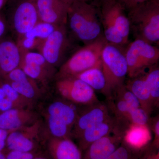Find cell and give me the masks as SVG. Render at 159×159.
Here are the masks:
<instances>
[{"label": "cell", "instance_id": "cell-1", "mask_svg": "<svg viewBox=\"0 0 159 159\" xmlns=\"http://www.w3.org/2000/svg\"><path fill=\"white\" fill-rule=\"evenodd\" d=\"M66 26L71 36L84 45L103 37L98 10L87 0H78L69 6Z\"/></svg>", "mask_w": 159, "mask_h": 159}, {"label": "cell", "instance_id": "cell-2", "mask_svg": "<svg viewBox=\"0 0 159 159\" xmlns=\"http://www.w3.org/2000/svg\"><path fill=\"white\" fill-rule=\"evenodd\" d=\"M127 17L135 39L158 45L159 0H146L128 11Z\"/></svg>", "mask_w": 159, "mask_h": 159}, {"label": "cell", "instance_id": "cell-3", "mask_svg": "<svg viewBox=\"0 0 159 159\" xmlns=\"http://www.w3.org/2000/svg\"><path fill=\"white\" fill-rule=\"evenodd\" d=\"M122 48L123 47L107 42L102 49L101 65L106 80L103 94L108 99L125 82L128 66Z\"/></svg>", "mask_w": 159, "mask_h": 159}, {"label": "cell", "instance_id": "cell-4", "mask_svg": "<svg viewBox=\"0 0 159 159\" xmlns=\"http://www.w3.org/2000/svg\"><path fill=\"white\" fill-rule=\"evenodd\" d=\"M125 9L118 2L101 6V24L107 42L123 47L128 43L130 23Z\"/></svg>", "mask_w": 159, "mask_h": 159}, {"label": "cell", "instance_id": "cell-5", "mask_svg": "<svg viewBox=\"0 0 159 159\" xmlns=\"http://www.w3.org/2000/svg\"><path fill=\"white\" fill-rule=\"evenodd\" d=\"M106 43L102 37L78 49L60 67L55 78L73 77L99 64Z\"/></svg>", "mask_w": 159, "mask_h": 159}, {"label": "cell", "instance_id": "cell-6", "mask_svg": "<svg viewBox=\"0 0 159 159\" xmlns=\"http://www.w3.org/2000/svg\"><path fill=\"white\" fill-rule=\"evenodd\" d=\"M6 16L9 31L16 39L23 36L39 21L35 0H9Z\"/></svg>", "mask_w": 159, "mask_h": 159}, {"label": "cell", "instance_id": "cell-7", "mask_svg": "<svg viewBox=\"0 0 159 159\" xmlns=\"http://www.w3.org/2000/svg\"><path fill=\"white\" fill-rule=\"evenodd\" d=\"M124 52L128 66V78L142 74L158 64L159 60V50L157 46L139 39H135L128 44Z\"/></svg>", "mask_w": 159, "mask_h": 159}, {"label": "cell", "instance_id": "cell-8", "mask_svg": "<svg viewBox=\"0 0 159 159\" xmlns=\"http://www.w3.org/2000/svg\"><path fill=\"white\" fill-rule=\"evenodd\" d=\"M71 36L66 25L59 26L42 42L37 50L50 64L57 69L66 61L72 47Z\"/></svg>", "mask_w": 159, "mask_h": 159}, {"label": "cell", "instance_id": "cell-9", "mask_svg": "<svg viewBox=\"0 0 159 159\" xmlns=\"http://www.w3.org/2000/svg\"><path fill=\"white\" fill-rule=\"evenodd\" d=\"M55 87L64 99L84 106L99 102L95 90L78 78L67 77L55 78Z\"/></svg>", "mask_w": 159, "mask_h": 159}, {"label": "cell", "instance_id": "cell-10", "mask_svg": "<svg viewBox=\"0 0 159 159\" xmlns=\"http://www.w3.org/2000/svg\"><path fill=\"white\" fill-rule=\"evenodd\" d=\"M19 67L29 77L40 83L44 87H47L55 80L57 71L42 54L31 51L22 54Z\"/></svg>", "mask_w": 159, "mask_h": 159}, {"label": "cell", "instance_id": "cell-11", "mask_svg": "<svg viewBox=\"0 0 159 159\" xmlns=\"http://www.w3.org/2000/svg\"><path fill=\"white\" fill-rule=\"evenodd\" d=\"M129 124L119 127L111 133L91 144L84 151L82 159H105L122 144L124 133Z\"/></svg>", "mask_w": 159, "mask_h": 159}, {"label": "cell", "instance_id": "cell-12", "mask_svg": "<svg viewBox=\"0 0 159 159\" xmlns=\"http://www.w3.org/2000/svg\"><path fill=\"white\" fill-rule=\"evenodd\" d=\"M109 107L102 102H98L85 106L78 113V116L72 129L71 135L77 139L84 131L105 121L111 116Z\"/></svg>", "mask_w": 159, "mask_h": 159}, {"label": "cell", "instance_id": "cell-13", "mask_svg": "<svg viewBox=\"0 0 159 159\" xmlns=\"http://www.w3.org/2000/svg\"><path fill=\"white\" fill-rule=\"evenodd\" d=\"M129 123L125 119L111 116L105 121L84 131L77 139L78 146L80 150L84 151L93 142L111 133L122 125Z\"/></svg>", "mask_w": 159, "mask_h": 159}, {"label": "cell", "instance_id": "cell-14", "mask_svg": "<svg viewBox=\"0 0 159 159\" xmlns=\"http://www.w3.org/2000/svg\"><path fill=\"white\" fill-rule=\"evenodd\" d=\"M39 21L56 26L66 25L69 6L61 0H35Z\"/></svg>", "mask_w": 159, "mask_h": 159}, {"label": "cell", "instance_id": "cell-15", "mask_svg": "<svg viewBox=\"0 0 159 159\" xmlns=\"http://www.w3.org/2000/svg\"><path fill=\"white\" fill-rule=\"evenodd\" d=\"M21 55L15 40L4 38L0 41V78L20 66Z\"/></svg>", "mask_w": 159, "mask_h": 159}, {"label": "cell", "instance_id": "cell-16", "mask_svg": "<svg viewBox=\"0 0 159 159\" xmlns=\"http://www.w3.org/2000/svg\"><path fill=\"white\" fill-rule=\"evenodd\" d=\"M37 125H29L22 129L12 131L8 135L6 144L9 151H16L21 152H34L37 147L34 135L32 134L36 132ZM24 128V127H23Z\"/></svg>", "mask_w": 159, "mask_h": 159}, {"label": "cell", "instance_id": "cell-17", "mask_svg": "<svg viewBox=\"0 0 159 159\" xmlns=\"http://www.w3.org/2000/svg\"><path fill=\"white\" fill-rule=\"evenodd\" d=\"M36 116L29 111L11 109L0 114V129L16 130L33 124Z\"/></svg>", "mask_w": 159, "mask_h": 159}, {"label": "cell", "instance_id": "cell-18", "mask_svg": "<svg viewBox=\"0 0 159 159\" xmlns=\"http://www.w3.org/2000/svg\"><path fill=\"white\" fill-rule=\"evenodd\" d=\"M48 148L52 159H82V151L70 138H52Z\"/></svg>", "mask_w": 159, "mask_h": 159}, {"label": "cell", "instance_id": "cell-19", "mask_svg": "<svg viewBox=\"0 0 159 159\" xmlns=\"http://www.w3.org/2000/svg\"><path fill=\"white\" fill-rule=\"evenodd\" d=\"M125 85L137 97L141 107L150 116L154 107L143 73L135 77L129 78L125 83Z\"/></svg>", "mask_w": 159, "mask_h": 159}, {"label": "cell", "instance_id": "cell-20", "mask_svg": "<svg viewBox=\"0 0 159 159\" xmlns=\"http://www.w3.org/2000/svg\"><path fill=\"white\" fill-rule=\"evenodd\" d=\"M152 136L148 125L130 123L124 133L123 141L131 148L142 150L150 143Z\"/></svg>", "mask_w": 159, "mask_h": 159}, {"label": "cell", "instance_id": "cell-21", "mask_svg": "<svg viewBox=\"0 0 159 159\" xmlns=\"http://www.w3.org/2000/svg\"><path fill=\"white\" fill-rule=\"evenodd\" d=\"M48 115L61 119L72 129L78 116L79 112L72 104L62 101L53 102L49 106Z\"/></svg>", "mask_w": 159, "mask_h": 159}, {"label": "cell", "instance_id": "cell-22", "mask_svg": "<svg viewBox=\"0 0 159 159\" xmlns=\"http://www.w3.org/2000/svg\"><path fill=\"white\" fill-rule=\"evenodd\" d=\"M88 84L94 90L99 91L103 93L106 86L105 76L102 68L101 61L95 66L73 76Z\"/></svg>", "mask_w": 159, "mask_h": 159}, {"label": "cell", "instance_id": "cell-23", "mask_svg": "<svg viewBox=\"0 0 159 159\" xmlns=\"http://www.w3.org/2000/svg\"><path fill=\"white\" fill-rule=\"evenodd\" d=\"M8 83L25 99H34L40 93V89L37 82L27 75L18 81Z\"/></svg>", "mask_w": 159, "mask_h": 159}, {"label": "cell", "instance_id": "cell-24", "mask_svg": "<svg viewBox=\"0 0 159 159\" xmlns=\"http://www.w3.org/2000/svg\"><path fill=\"white\" fill-rule=\"evenodd\" d=\"M154 107L157 108L159 104V68L158 64L143 72Z\"/></svg>", "mask_w": 159, "mask_h": 159}, {"label": "cell", "instance_id": "cell-25", "mask_svg": "<svg viewBox=\"0 0 159 159\" xmlns=\"http://www.w3.org/2000/svg\"><path fill=\"white\" fill-rule=\"evenodd\" d=\"M48 125L53 138H70L72 136V129L63 121L57 117L48 115Z\"/></svg>", "mask_w": 159, "mask_h": 159}, {"label": "cell", "instance_id": "cell-26", "mask_svg": "<svg viewBox=\"0 0 159 159\" xmlns=\"http://www.w3.org/2000/svg\"><path fill=\"white\" fill-rule=\"evenodd\" d=\"M58 26L39 21L30 31L22 36L43 41L48 38Z\"/></svg>", "mask_w": 159, "mask_h": 159}, {"label": "cell", "instance_id": "cell-27", "mask_svg": "<svg viewBox=\"0 0 159 159\" xmlns=\"http://www.w3.org/2000/svg\"><path fill=\"white\" fill-rule=\"evenodd\" d=\"M142 150L134 149L122 141L119 148L105 159H137Z\"/></svg>", "mask_w": 159, "mask_h": 159}, {"label": "cell", "instance_id": "cell-28", "mask_svg": "<svg viewBox=\"0 0 159 159\" xmlns=\"http://www.w3.org/2000/svg\"><path fill=\"white\" fill-rule=\"evenodd\" d=\"M112 97L122 99L132 108L141 107L137 97L125 87V84L117 89Z\"/></svg>", "mask_w": 159, "mask_h": 159}, {"label": "cell", "instance_id": "cell-29", "mask_svg": "<svg viewBox=\"0 0 159 159\" xmlns=\"http://www.w3.org/2000/svg\"><path fill=\"white\" fill-rule=\"evenodd\" d=\"M125 119L132 124L148 125L149 116L141 107L132 109Z\"/></svg>", "mask_w": 159, "mask_h": 159}, {"label": "cell", "instance_id": "cell-30", "mask_svg": "<svg viewBox=\"0 0 159 159\" xmlns=\"http://www.w3.org/2000/svg\"><path fill=\"white\" fill-rule=\"evenodd\" d=\"M16 42L18 47L21 55L31 50H37L43 41L34 38L21 37L16 39Z\"/></svg>", "mask_w": 159, "mask_h": 159}, {"label": "cell", "instance_id": "cell-31", "mask_svg": "<svg viewBox=\"0 0 159 159\" xmlns=\"http://www.w3.org/2000/svg\"><path fill=\"white\" fill-rule=\"evenodd\" d=\"M137 159H159V148L150 143L142 149Z\"/></svg>", "mask_w": 159, "mask_h": 159}, {"label": "cell", "instance_id": "cell-32", "mask_svg": "<svg viewBox=\"0 0 159 159\" xmlns=\"http://www.w3.org/2000/svg\"><path fill=\"white\" fill-rule=\"evenodd\" d=\"M1 84V87L3 89L6 95V97L10 99L14 103L18 101L19 99H20L21 98H24L16 91L15 90L8 82L3 80V82Z\"/></svg>", "mask_w": 159, "mask_h": 159}, {"label": "cell", "instance_id": "cell-33", "mask_svg": "<svg viewBox=\"0 0 159 159\" xmlns=\"http://www.w3.org/2000/svg\"><path fill=\"white\" fill-rule=\"evenodd\" d=\"M148 124L151 125L149 126V128L151 129V130L153 131L154 138L153 142H152V144L155 147L159 148V116H157L152 119L149 118Z\"/></svg>", "mask_w": 159, "mask_h": 159}, {"label": "cell", "instance_id": "cell-34", "mask_svg": "<svg viewBox=\"0 0 159 159\" xmlns=\"http://www.w3.org/2000/svg\"><path fill=\"white\" fill-rule=\"evenodd\" d=\"M34 152H21L10 151L6 156V159H33L36 157Z\"/></svg>", "mask_w": 159, "mask_h": 159}, {"label": "cell", "instance_id": "cell-35", "mask_svg": "<svg viewBox=\"0 0 159 159\" xmlns=\"http://www.w3.org/2000/svg\"><path fill=\"white\" fill-rule=\"evenodd\" d=\"M146 0H117L125 11H128L137 6L141 5Z\"/></svg>", "mask_w": 159, "mask_h": 159}, {"label": "cell", "instance_id": "cell-36", "mask_svg": "<svg viewBox=\"0 0 159 159\" xmlns=\"http://www.w3.org/2000/svg\"><path fill=\"white\" fill-rule=\"evenodd\" d=\"M9 31V25L6 16L0 12V41L5 38V36Z\"/></svg>", "mask_w": 159, "mask_h": 159}, {"label": "cell", "instance_id": "cell-37", "mask_svg": "<svg viewBox=\"0 0 159 159\" xmlns=\"http://www.w3.org/2000/svg\"><path fill=\"white\" fill-rule=\"evenodd\" d=\"M14 103V102H12L10 99H8L7 97H5L3 99L2 104H1L0 111L5 112L11 109H13L12 107H13V103Z\"/></svg>", "mask_w": 159, "mask_h": 159}, {"label": "cell", "instance_id": "cell-38", "mask_svg": "<svg viewBox=\"0 0 159 159\" xmlns=\"http://www.w3.org/2000/svg\"><path fill=\"white\" fill-rule=\"evenodd\" d=\"M8 135L7 131L0 129V152H2L6 145V139Z\"/></svg>", "mask_w": 159, "mask_h": 159}, {"label": "cell", "instance_id": "cell-39", "mask_svg": "<svg viewBox=\"0 0 159 159\" xmlns=\"http://www.w3.org/2000/svg\"><path fill=\"white\" fill-rule=\"evenodd\" d=\"M98 1H99L101 6H102L109 3L114 2L117 1V0H98Z\"/></svg>", "mask_w": 159, "mask_h": 159}, {"label": "cell", "instance_id": "cell-40", "mask_svg": "<svg viewBox=\"0 0 159 159\" xmlns=\"http://www.w3.org/2000/svg\"><path fill=\"white\" fill-rule=\"evenodd\" d=\"M6 97V95H5L4 91L3 89L0 86V109H1V104L2 102L3 99Z\"/></svg>", "mask_w": 159, "mask_h": 159}, {"label": "cell", "instance_id": "cell-41", "mask_svg": "<svg viewBox=\"0 0 159 159\" xmlns=\"http://www.w3.org/2000/svg\"><path fill=\"white\" fill-rule=\"evenodd\" d=\"M9 0H0V10L9 2Z\"/></svg>", "mask_w": 159, "mask_h": 159}, {"label": "cell", "instance_id": "cell-42", "mask_svg": "<svg viewBox=\"0 0 159 159\" xmlns=\"http://www.w3.org/2000/svg\"><path fill=\"white\" fill-rule=\"evenodd\" d=\"M61 1H62L66 3L67 5L70 6L72 3L76 2V1H78V0H61Z\"/></svg>", "mask_w": 159, "mask_h": 159}, {"label": "cell", "instance_id": "cell-43", "mask_svg": "<svg viewBox=\"0 0 159 159\" xmlns=\"http://www.w3.org/2000/svg\"><path fill=\"white\" fill-rule=\"evenodd\" d=\"M33 159H50L43 156H36Z\"/></svg>", "mask_w": 159, "mask_h": 159}, {"label": "cell", "instance_id": "cell-44", "mask_svg": "<svg viewBox=\"0 0 159 159\" xmlns=\"http://www.w3.org/2000/svg\"><path fill=\"white\" fill-rule=\"evenodd\" d=\"M0 159H6V156H5L2 152H0Z\"/></svg>", "mask_w": 159, "mask_h": 159}]
</instances>
